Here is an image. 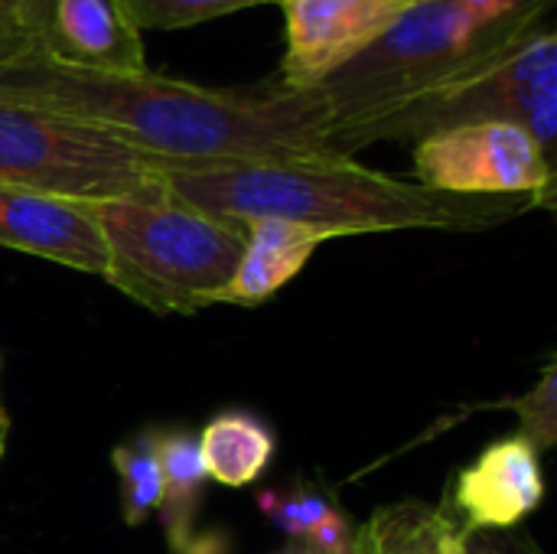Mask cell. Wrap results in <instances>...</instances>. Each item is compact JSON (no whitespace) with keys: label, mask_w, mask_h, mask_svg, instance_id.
Wrapping results in <instances>:
<instances>
[{"label":"cell","mask_w":557,"mask_h":554,"mask_svg":"<svg viewBox=\"0 0 557 554\" xmlns=\"http://www.w3.org/2000/svg\"><path fill=\"white\" fill-rule=\"evenodd\" d=\"M0 98L75 118L173 163L346 160L330 147L323 98L284 88L277 78L209 88L153 69L134 75L65 69L26 49L0 62Z\"/></svg>","instance_id":"cell-1"},{"label":"cell","mask_w":557,"mask_h":554,"mask_svg":"<svg viewBox=\"0 0 557 554\" xmlns=\"http://www.w3.org/2000/svg\"><path fill=\"white\" fill-rule=\"evenodd\" d=\"M153 160L160 189L215 219H284L330 238L447 229L480 232L545 209L539 196H454L356 160Z\"/></svg>","instance_id":"cell-2"},{"label":"cell","mask_w":557,"mask_h":554,"mask_svg":"<svg viewBox=\"0 0 557 554\" xmlns=\"http://www.w3.org/2000/svg\"><path fill=\"white\" fill-rule=\"evenodd\" d=\"M552 3L532 0L496 23L467 13L457 0L411 3L375 46L317 88L330 118V147L336 137L490 65L535 29L552 26Z\"/></svg>","instance_id":"cell-3"},{"label":"cell","mask_w":557,"mask_h":554,"mask_svg":"<svg viewBox=\"0 0 557 554\" xmlns=\"http://www.w3.org/2000/svg\"><path fill=\"white\" fill-rule=\"evenodd\" d=\"M104 242V281L153 313H199L225 300L245 225L170 199L163 189L88 202Z\"/></svg>","instance_id":"cell-4"},{"label":"cell","mask_w":557,"mask_h":554,"mask_svg":"<svg viewBox=\"0 0 557 554\" xmlns=\"http://www.w3.org/2000/svg\"><path fill=\"white\" fill-rule=\"evenodd\" d=\"M519 124L548 153L557 137V36L552 26L535 29L490 65L460 75L392 114L336 137V153H352L382 140H424L431 134L463 124Z\"/></svg>","instance_id":"cell-5"},{"label":"cell","mask_w":557,"mask_h":554,"mask_svg":"<svg viewBox=\"0 0 557 554\" xmlns=\"http://www.w3.org/2000/svg\"><path fill=\"white\" fill-rule=\"evenodd\" d=\"M0 186L75 202L157 193L153 160L75 118L0 98Z\"/></svg>","instance_id":"cell-6"},{"label":"cell","mask_w":557,"mask_h":554,"mask_svg":"<svg viewBox=\"0 0 557 554\" xmlns=\"http://www.w3.org/2000/svg\"><path fill=\"white\" fill-rule=\"evenodd\" d=\"M555 157L519 124H463L414 144L421 186L454 196H539L555 209Z\"/></svg>","instance_id":"cell-7"},{"label":"cell","mask_w":557,"mask_h":554,"mask_svg":"<svg viewBox=\"0 0 557 554\" xmlns=\"http://www.w3.org/2000/svg\"><path fill=\"white\" fill-rule=\"evenodd\" d=\"M284 13V88L317 91L375 46L411 7L408 0H277Z\"/></svg>","instance_id":"cell-8"},{"label":"cell","mask_w":557,"mask_h":554,"mask_svg":"<svg viewBox=\"0 0 557 554\" xmlns=\"http://www.w3.org/2000/svg\"><path fill=\"white\" fill-rule=\"evenodd\" d=\"M16 26L33 49L65 69L134 75L147 72L144 33L121 0H20Z\"/></svg>","instance_id":"cell-9"},{"label":"cell","mask_w":557,"mask_h":554,"mask_svg":"<svg viewBox=\"0 0 557 554\" xmlns=\"http://www.w3.org/2000/svg\"><path fill=\"white\" fill-rule=\"evenodd\" d=\"M545 500L542 454L519 434L493 441L454 483V519L473 539L476 532H509ZM447 506V509H450Z\"/></svg>","instance_id":"cell-10"},{"label":"cell","mask_w":557,"mask_h":554,"mask_svg":"<svg viewBox=\"0 0 557 554\" xmlns=\"http://www.w3.org/2000/svg\"><path fill=\"white\" fill-rule=\"evenodd\" d=\"M0 248L104 278V242L88 202L0 186Z\"/></svg>","instance_id":"cell-11"},{"label":"cell","mask_w":557,"mask_h":554,"mask_svg":"<svg viewBox=\"0 0 557 554\" xmlns=\"http://www.w3.org/2000/svg\"><path fill=\"white\" fill-rule=\"evenodd\" d=\"M242 225L245 251L222 300L238 307H258L271 300L284 284H290L307 268L313 251L326 242L320 232L284 219H251Z\"/></svg>","instance_id":"cell-12"},{"label":"cell","mask_w":557,"mask_h":554,"mask_svg":"<svg viewBox=\"0 0 557 554\" xmlns=\"http://www.w3.org/2000/svg\"><path fill=\"white\" fill-rule=\"evenodd\" d=\"M153 447L160 460V529L166 549L183 554L196 539V516L206 490V464L199 454V438L180 428H153Z\"/></svg>","instance_id":"cell-13"},{"label":"cell","mask_w":557,"mask_h":554,"mask_svg":"<svg viewBox=\"0 0 557 554\" xmlns=\"http://www.w3.org/2000/svg\"><path fill=\"white\" fill-rule=\"evenodd\" d=\"M470 545L450 509L408 500L382 506L356 535L352 554H473Z\"/></svg>","instance_id":"cell-14"},{"label":"cell","mask_w":557,"mask_h":554,"mask_svg":"<svg viewBox=\"0 0 557 554\" xmlns=\"http://www.w3.org/2000/svg\"><path fill=\"white\" fill-rule=\"evenodd\" d=\"M199 454L209 480L238 490L268 473L277 454V438L255 411H219L199 434Z\"/></svg>","instance_id":"cell-15"},{"label":"cell","mask_w":557,"mask_h":554,"mask_svg":"<svg viewBox=\"0 0 557 554\" xmlns=\"http://www.w3.org/2000/svg\"><path fill=\"white\" fill-rule=\"evenodd\" d=\"M111 467L121 480V516L131 529L144 526L160 503V460L153 447V428L111 447Z\"/></svg>","instance_id":"cell-16"},{"label":"cell","mask_w":557,"mask_h":554,"mask_svg":"<svg viewBox=\"0 0 557 554\" xmlns=\"http://www.w3.org/2000/svg\"><path fill=\"white\" fill-rule=\"evenodd\" d=\"M261 3H277V0H121L127 10L131 23L144 29H186L199 26L238 10H251Z\"/></svg>","instance_id":"cell-17"},{"label":"cell","mask_w":557,"mask_h":554,"mask_svg":"<svg viewBox=\"0 0 557 554\" xmlns=\"http://www.w3.org/2000/svg\"><path fill=\"white\" fill-rule=\"evenodd\" d=\"M336 503L313 487H287V490H264L258 493V513L281 529L297 545L307 542V535L323 522L326 513H333Z\"/></svg>","instance_id":"cell-18"},{"label":"cell","mask_w":557,"mask_h":554,"mask_svg":"<svg viewBox=\"0 0 557 554\" xmlns=\"http://www.w3.org/2000/svg\"><path fill=\"white\" fill-rule=\"evenodd\" d=\"M519 418V438H525L539 454L552 451L557 441V366L548 362L539 382L522 395L506 402Z\"/></svg>","instance_id":"cell-19"},{"label":"cell","mask_w":557,"mask_h":554,"mask_svg":"<svg viewBox=\"0 0 557 554\" xmlns=\"http://www.w3.org/2000/svg\"><path fill=\"white\" fill-rule=\"evenodd\" d=\"M356 545V535H352V526L349 519L343 516V509L336 506L333 513L323 516V522L307 535L304 542V552L310 554H352Z\"/></svg>","instance_id":"cell-20"},{"label":"cell","mask_w":557,"mask_h":554,"mask_svg":"<svg viewBox=\"0 0 557 554\" xmlns=\"http://www.w3.org/2000/svg\"><path fill=\"white\" fill-rule=\"evenodd\" d=\"M467 13H473V16H480V20H490V23H496V20H509V16H516L519 10H525L532 0H457Z\"/></svg>","instance_id":"cell-21"},{"label":"cell","mask_w":557,"mask_h":554,"mask_svg":"<svg viewBox=\"0 0 557 554\" xmlns=\"http://www.w3.org/2000/svg\"><path fill=\"white\" fill-rule=\"evenodd\" d=\"M473 554H539L532 542H512V539H480L470 545Z\"/></svg>","instance_id":"cell-22"},{"label":"cell","mask_w":557,"mask_h":554,"mask_svg":"<svg viewBox=\"0 0 557 554\" xmlns=\"http://www.w3.org/2000/svg\"><path fill=\"white\" fill-rule=\"evenodd\" d=\"M26 49H33V42L20 33H10V29H0V62H10L16 56H23Z\"/></svg>","instance_id":"cell-23"},{"label":"cell","mask_w":557,"mask_h":554,"mask_svg":"<svg viewBox=\"0 0 557 554\" xmlns=\"http://www.w3.org/2000/svg\"><path fill=\"white\" fill-rule=\"evenodd\" d=\"M183 554H222V539H219L215 532H209V535H196V539H193V545H189Z\"/></svg>","instance_id":"cell-24"},{"label":"cell","mask_w":557,"mask_h":554,"mask_svg":"<svg viewBox=\"0 0 557 554\" xmlns=\"http://www.w3.org/2000/svg\"><path fill=\"white\" fill-rule=\"evenodd\" d=\"M16 3L20 0H0V29H10V33L23 36V29L16 26Z\"/></svg>","instance_id":"cell-25"},{"label":"cell","mask_w":557,"mask_h":554,"mask_svg":"<svg viewBox=\"0 0 557 554\" xmlns=\"http://www.w3.org/2000/svg\"><path fill=\"white\" fill-rule=\"evenodd\" d=\"M7 438H10V415L0 405V441H7Z\"/></svg>","instance_id":"cell-26"},{"label":"cell","mask_w":557,"mask_h":554,"mask_svg":"<svg viewBox=\"0 0 557 554\" xmlns=\"http://www.w3.org/2000/svg\"><path fill=\"white\" fill-rule=\"evenodd\" d=\"M3 451H7V441H0V460H3Z\"/></svg>","instance_id":"cell-27"},{"label":"cell","mask_w":557,"mask_h":554,"mask_svg":"<svg viewBox=\"0 0 557 554\" xmlns=\"http://www.w3.org/2000/svg\"><path fill=\"white\" fill-rule=\"evenodd\" d=\"M408 3H421V0H408Z\"/></svg>","instance_id":"cell-28"},{"label":"cell","mask_w":557,"mask_h":554,"mask_svg":"<svg viewBox=\"0 0 557 554\" xmlns=\"http://www.w3.org/2000/svg\"><path fill=\"white\" fill-rule=\"evenodd\" d=\"M300 554H310V552H300Z\"/></svg>","instance_id":"cell-29"}]
</instances>
